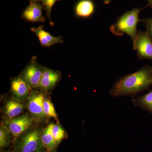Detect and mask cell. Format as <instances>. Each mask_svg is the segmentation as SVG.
<instances>
[{
  "mask_svg": "<svg viewBox=\"0 0 152 152\" xmlns=\"http://www.w3.org/2000/svg\"><path fill=\"white\" fill-rule=\"evenodd\" d=\"M151 85L152 67L146 64L135 72L118 79L109 93L114 97L129 96L134 98L139 93L148 90Z\"/></svg>",
  "mask_w": 152,
  "mask_h": 152,
  "instance_id": "6da1fadb",
  "label": "cell"
},
{
  "mask_svg": "<svg viewBox=\"0 0 152 152\" xmlns=\"http://www.w3.org/2000/svg\"><path fill=\"white\" fill-rule=\"evenodd\" d=\"M142 9L135 8L127 11L117 19V21L111 26L110 31L117 36H122L124 34L128 35L134 43L137 36V25L141 20L139 18V14Z\"/></svg>",
  "mask_w": 152,
  "mask_h": 152,
  "instance_id": "7a4b0ae2",
  "label": "cell"
},
{
  "mask_svg": "<svg viewBox=\"0 0 152 152\" xmlns=\"http://www.w3.org/2000/svg\"><path fill=\"white\" fill-rule=\"evenodd\" d=\"M39 129L27 131L17 138L14 142L13 152H42L45 148Z\"/></svg>",
  "mask_w": 152,
  "mask_h": 152,
  "instance_id": "3957f363",
  "label": "cell"
},
{
  "mask_svg": "<svg viewBox=\"0 0 152 152\" xmlns=\"http://www.w3.org/2000/svg\"><path fill=\"white\" fill-rule=\"evenodd\" d=\"M34 119L27 114L18 116L6 121V128L14 137V141L26 132L32 125Z\"/></svg>",
  "mask_w": 152,
  "mask_h": 152,
  "instance_id": "277c9868",
  "label": "cell"
},
{
  "mask_svg": "<svg viewBox=\"0 0 152 152\" xmlns=\"http://www.w3.org/2000/svg\"><path fill=\"white\" fill-rule=\"evenodd\" d=\"M43 70L44 67L38 63L37 57L34 56L25 68L20 76L31 88H35L39 87Z\"/></svg>",
  "mask_w": 152,
  "mask_h": 152,
  "instance_id": "5b68a950",
  "label": "cell"
},
{
  "mask_svg": "<svg viewBox=\"0 0 152 152\" xmlns=\"http://www.w3.org/2000/svg\"><path fill=\"white\" fill-rule=\"evenodd\" d=\"M133 47L140 60L152 61V42L146 31H139Z\"/></svg>",
  "mask_w": 152,
  "mask_h": 152,
  "instance_id": "8992f818",
  "label": "cell"
},
{
  "mask_svg": "<svg viewBox=\"0 0 152 152\" xmlns=\"http://www.w3.org/2000/svg\"><path fill=\"white\" fill-rule=\"evenodd\" d=\"M45 98L42 93L34 92L28 98L27 107L34 120L37 121L45 118L43 112V103Z\"/></svg>",
  "mask_w": 152,
  "mask_h": 152,
  "instance_id": "52a82bcc",
  "label": "cell"
},
{
  "mask_svg": "<svg viewBox=\"0 0 152 152\" xmlns=\"http://www.w3.org/2000/svg\"><path fill=\"white\" fill-rule=\"evenodd\" d=\"M43 6L39 2L30 3L29 5L23 11L22 17L28 22H44L45 18L42 14Z\"/></svg>",
  "mask_w": 152,
  "mask_h": 152,
  "instance_id": "ba28073f",
  "label": "cell"
},
{
  "mask_svg": "<svg viewBox=\"0 0 152 152\" xmlns=\"http://www.w3.org/2000/svg\"><path fill=\"white\" fill-rule=\"evenodd\" d=\"M31 87L20 76L14 79L11 83V90L16 99L22 101L28 98Z\"/></svg>",
  "mask_w": 152,
  "mask_h": 152,
  "instance_id": "9c48e42d",
  "label": "cell"
},
{
  "mask_svg": "<svg viewBox=\"0 0 152 152\" xmlns=\"http://www.w3.org/2000/svg\"><path fill=\"white\" fill-rule=\"evenodd\" d=\"M31 30L38 37L42 47L50 48L51 46L57 44H62L64 42L62 36L55 37L52 36L50 33L44 30L43 26L37 28H31Z\"/></svg>",
  "mask_w": 152,
  "mask_h": 152,
  "instance_id": "30bf717a",
  "label": "cell"
},
{
  "mask_svg": "<svg viewBox=\"0 0 152 152\" xmlns=\"http://www.w3.org/2000/svg\"><path fill=\"white\" fill-rule=\"evenodd\" d=\"M61 78V74L60 72L44 67L42 76L39 87L44 90L51 89L59 81Z\"/></svg>",
  "mask_w": 152,
  "mask_h": 152,
  "instance_id": "8fae6325",
  "label": "cell"
},
{
  "mask_svg": "<svg viewBox=\"0 0 152 152\" xmlns=\"http://www.w3.org/2000/svg\"><path fill=\"white\" fill-rule=\"evenodd\" d=\"M53 124H51L47 127L41 134V140L43 145L48 152H55L58 145L52 134Z\"/></svg>",
  "mask_w": 152,
  "mask_h": 152,
  "instance_id": "7c38bea8",
  "label": "cell"
},
{
  "mask_svg": "<svg viewBox=\"0 0 152 152\" xmlns=\"http://www.w3.org/2000/svg\"><path fill=\"white\" fill-rule=\"evenodd\" d=\"M24 109L23 104L17 99L8 101L5 107L4 113L8 119H11L19 116Z\"/></svg>",
  "mask_w": 152,
  "mask_h": 152,
  "instance_id": "4fadbf2b",
  "label": "cell"
},
{
  "mask_svg": "<svg viewBox=\"0 0 152 152\" xmlns=\"http://www.w3.org/2000/svg\"><path fill=\"white\" fill-rule=\"evenodd\" d=\"M95 6L91 0H80L75 8L76 15L81 18H87L94 12Z\"/></svg>",
  "mask_w": 152,
  "mask_h": 152,
  "instance_id": "5bb4252c",
  "label": "cell"
},
{
  "mask_svg": "<svg viewBox=\"0 0 152 152\" xmlns=\"http://www.w3.org/2000/svg\"><path fill=\"white\" fill-rule=\"evenodd\" d=\"M132 102L136 107L152 114V90L143 96L133 98Z\"/></svg>",
  "mask_w": 152,
  "mask_h": 152,
  "instance_id": "9a60e30c",
  "label": "cell"
},
{
  "mask_svg": "<svg viewBox=\"0 0 152 152\" xmlns=\"http://www.w3.org/2000/svg\"><path fill=\"white\" fill-rule=\"evenodd\" d=\"M11 134L3 126L0 127V148L3 149L8 146L11 142Z\"/></svg>",
  "mask_w": 152,
  "mask_h": 152,
  "instance_id": "2e32d148",
  "label": "cell"
},
{
  "mask_svg": "<svg viewBox=\"0 0 152 152\" xmlns=\"http://www.w3.org/2000/svg\"><path fill=\"white\" fill-rule=\"evenodd\" d=\"M43 112L45 118H57V114L53 105L48 99H45L44 101Z\"/></svg>",
  "mask_w": 152,
  "mask_h": 152,
  "instance_id": "e0dca14e",
  "label": "cell"
},
{
  "mask_svg": "<svg viewBox=\"0 0 152 152\" xmlns=\"http://www.w3.org/2000/svg\"><path fill=\"white\" fill-rule=\"evenodd\" d=\"M61 1V0H39V2L42 3V4L43 6L44 9L46 13V16L48 19L50 24L51 26H53L54 25V23L52 20L51 18L52 8L55 3L58 1Z\"/></svg>",
  "mask_w": 152,
  "mask_h": 152,
  "instance_id": "ac0fdd59",
  "label": "cell"
},
{
  "mask_svg": "<svg viewBox=\"0 0 152 152\" xmlns=\"http://www.w3.org/2000/svg\"><path fill=\"white\" fill-rule=\"evenodd\" d=\"M52 134L58 146L65 137V132L60 125L54 124L52 128Z\"/></svg>",
  "mask_w": 152,
  "mask_h": 152,
  "instance_id": "d6986e66",
  "label": "cell"
},
{
  "mask_svg": "<svg viewBox=\"0 0 152 152\" xmlns=\"http://www.w3.org/2000/svg\"><path fill=\"white\" fill-rule=\"evenodd\" d=\"M141 22L146 28V31L152 42V18H144L142 19Z\"/></svg>",
  "mask_w": 152,
  "mask_h": 152,
  "instance_id": "ffe728a7",
  "label": "cell"
},
{
  "mask_svg": "<svg viewBox=\"0 0 152 152\" xmlns=\"http://www.w3.org/2000/svg\"><path fill=\"white\" fill-rule=\"evenodd\" d=\"M147 7H150L152 8V0H147Z\"/></svg>",
  "mask_w": 152,
  "mask_h": 152,
  "instance_id": "44dd1931",
  "label": "cell"
},
{
  "mask_svg": "<svg viewBox=\"0 0 152 152\" xmlns=\"http://www.w3.org/2000/svg\"><path fill=\"white\" fill-rule=\"evenodd\" d=\"M111 0H103L104 3L105 4H108L111 2Z\"/></svg>",
  "mask_w": 152,
  "mask_h": 152,
  "instance_id": "7402d4cb",
  "label": "cell"
},
{
  "mask_svg": "<svg viewBox=\"0 0 152 152\" xmlns=\"http://www.w3.org/2000/svg\"><path fill=\"white\" fill-rule=\"evenodd\" d=\"M30 3L35 2H39V0H28Z\"/></svg>",
  "mask_w": 152,
  "mask_h": 152,
  "instance_id": "603a6c76",
  "label": "cell"
},
{
  "mask_svg": "<svg viewBox=\"0 0 152 152\" xmlns=\"http://www.w3.org/2000/svg\"><path fill=\"white\" fill-rule=\"evenodd\" d=\"M13 152V151L11 152V151H4V152Z\"/></svg>",
  "mask_w": 152,
  "mask_h": 152,
  "instance_id": "cb8c5ba5",
  "label": "cell"
},
{
  "mask_svg": "<svg viewBox=\"0 0 152 152\" xmlns=\"http://www.w3.org/2000/svg\"><path fill=\"white\" fill-rule=\"evenodd\" d=\"M42 152H47V151H42Z\"/></svg>",
  "mask_w": 152,
  "mask_h": 152,
  "instance_id": "d4e9b609",
  "label": "cell"
}]
</instances>
